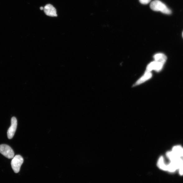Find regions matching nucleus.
Returning a JSON list of instances; mask_svg holds the SVG:
<instances>
[{
  "label": "nucleus",
  "mask_w": 183,
  "mask_h": 183,
  "mask_svg": "<svg viewBox=\"0 0 183 183\" xmlns=\"http://www.w3.org/2000/svg\"><path fill=\"white\" fill-rule=\"evenodd\" d=\"M44 12L47 16L51 17H56L58 16L57 11L55 7L51 4H47L44 7Z\"/></svg>",
  "instance_id": "423d86ee"
},
{
  "label": "nucleus",
  "mask_w": 183,
  "mask_h": 183,
  "mask_svg": "<svg viewBox=\"0 0 183 183\" xmlns=\"http://www.w3.org/2000/svg\"><path fill=\"white\" fill-rule=\"evenodd\" d=\"M24 162V159L20 155H16L14 157L11 162V166L15 173L20 171L21 166Z\"/></svg>",
  "instance_id": "f03ea898"
},
{
  "label": "nucleus",
  "mask_w": 183,
  "mask_h": 183,
  "mask_svg": "<svg viewBox=\"0 0 183 183\" xmlns=\"http://www.w3.org/2000/svg\"><path fill=\"white\" fill-rule=\"evenodd\" d=\"M166 156L169 160V162H172L175 159L178 157L172 151L167 152L166 153Z\"/></svg>",
  "instance_id": "9d476101"
},
{
  "label": "nucleus",
  "mask_w": 183,
  "mask_h": 183,
  "mask_svg": "<svg viewBox=\"0 0 183 183\" xmlns=\"http://www.w3.org/2000/svg\"><path fill=\"white\" fill-rule=\"evenodd\" d=\"M172 151L177 157L181 158L183 157V148L181 146L178 145L174 146Z\"/></svg>",
  "instance_id": "6e6552de"
},
{
  "label": "nucleus",
  "mask_w": 183,
  "mask_h": 183,
  "mask_svg": "<svg viewBox=\"0 0 183 183\" xmlns=\"http://www.w3.org/2000/svg\"><path fill=\"white\" fill-rule=\"evenodd\" d=\"M182 37H183V33H182Z\"/></svg>",
  "instance_id": "4468645a"
},
{
  "label": "nucleus",
  "mask_w": 183,
  "mask_h": 183,
  "mask_svg": "<svg viewBox=\"0 0 183 183\" xmlns=\"http://www.w3.org/2000/svg\"><path fill=\"white\" fill-rule=\"evenodd\" d=\"M151 1V0H139V2L143 4L146 5L149 3Z\"/></svg>",
  "instance_id": "f8f14e48"
},
{
  "label": "nucleus",
  "mask_w": 183,
  "mask_h": 183,
  "mask_svg": "<svg viewBox=\"0 0 183 183\" xmlns=\"http://www.w3.org/2000/svg\"><path fill=\"white\" fill-rule=\"evenodd\" d=\"M40 9L41 10H44V7H40Z\"/></svg>",
  "instance_id": "ddd939ff"
},
{
  "label": "nucleus",
  "mask_w": 183,
  "mask_h": 183,
  "mask_svg": "<svg viewBox=\"0 0 183 183\" xmlns=\"http://www.w3.org/2000/svg\"><path fill=\"white\" fill-rule=\"evenodd\" d=\"M163 64V63L155 60L148 65L147 68V71L151 72L154 70L157 72L159 71L162 69Z\"/></svg>",
  "instance_id": "39448f33"
},
{
  "label": "nucleus",
  "mask_w": 183,
  "mask_h": 183,
  "mask_svg": "<svg viewBox=\"0 0 183 183\" xmlns=\"http://www.w3.org/2000/svg\"><path fill=\"white\" fill-rule=\"evenodd\" d=\"M154 58L156 61H158L164 64L165 63L167 59L166 56L162 53H159L155 55Z\"/></svg>",
  "instance_id": "1a4fd4ad"
},
{
  "label": "nucleus",
  "mask_w": 183,
  "mask_h": 183,
  "mask_svg": "<svg viewBox=\"0 0 183 183\" xmlns=\"http://www.w3.org/2000/svg\"><path fill=\"white\" fill-rule=\"evenodd\" d=\"M150 7L151 9L154 11H161L162 12L167 14L171 13V11L168 7L164 3L158 0L152 1L151 3Z\"/></svg>",
  "instance_id": "f257e3e1"
},
{
  "label": "nucleus",
  "mask_w": 183,
  "mask_h": 183,
  "mask_svg": "<svg viewBox=\"0 0 183 183\" xmlns=\"http://www.w3.org/2000/svg\"><path fill=\"white\" fill-rule=\"evenodd\" d=\"M11 125L7 132V137L9 139L13 138L17 129V120L15 117H12L11 120Z\"/></svg>",
  "instance_id": "20e7f679"
},
{
  "label": "nucleus",
  "mask_w": 183,
  "mask_h": 183,
  "mask_svg": "<svg viewBox=\"0 0 183 183\" xmlns=\"http://www.w3.org/2000/svg\"><path fill=\"white\" fill-rule=\"evenodd\" d=\"M0 152L9 159L12 158L14 157L13 150L7 144H3L0 145Z\"/></svg>",
  "instance_id": "7ed1b4c3"
},
{
  "label": "nucleus",
  "mask_w": 183,
  "mask_h": 183,
  "mask_svg": "<svg viewBox=\"0 0 183 183\" xmlns=\"http://www.w3.org/2000/svg\"><path fill=\"white\" fill-rule=\"evenodd\" d=\"M179 171V174L181 176H183V163L179 168L178 169Z\"/></svg>",
  "instance_id": "9b49d317"
},
{
  "label": "nucleus",
  "mask_w": 183,
  "mask_h": 183,
  "mask_svg": "<svg viewBox=\"0 0 183 183\" xmlns=\"http://www.w3.org/2000/svg\"></svg>",
  "instance_id": "2eb2a0df"
},
{
  "label": "nucleus",
  "mask_w": 183,
  "mask_h": 183,
  "mask_svg": "<svg viewBox=\"0 0 183 183\" xmlns=\"http://www.w3.org/2000/svg\"><path fill=\"white\" fill-rule=\"evenodd\" d=\"M152 76V74L150 71H146L144 76L137 82L134 86L139 85L140 84L146 81L147 80L151 78Z\"/></svg>",
  "instance_id": "0eeeda50"
}]
</instances>
